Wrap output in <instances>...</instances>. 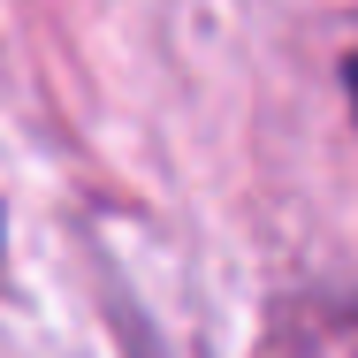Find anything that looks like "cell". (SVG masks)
<instances>
[{
    "mask_svg": "<svg viewBox=\"0 0 358 358\" xmlns=\"http://www.w3.org/2000/svg\"><path fill=\"white\" fill-rule=\"evenodd\" d=\"M0 236H8V229H0Z\"/></svg>",
    "mask_w": 358,
    "mask_h": 358,
    "instance_id": "6da1fadb",
    "label": "cell"
}]
</instances>
